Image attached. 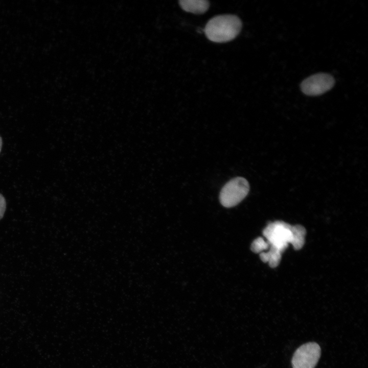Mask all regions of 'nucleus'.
Here are the masks:
<instances>
[{"label": "nucleus", "instance_id": "1", "mask_svg": "<svg viewBox=\"0 0 368 368\" xmlns=\"http://www.w3.org/2000/svg\"><path fill=\"white\" fill-rule=\"evenodd\" d=\"M242 27L240 19L232 14L216 16L209 20L204 33L208 38L215 42H225L234 39Z\"/></svg>", "mask_w": 368, "mask_h": 368}, {"label": "nucleus", "instance_id": "2", "mask_svg": "<svg viewBox=\"0 0 368 368\" xmlns=\"http://www.w3.org/2000/svg\"><path fill=\"white\" fill-rule=\"evenodd\" d=\"M249 186L246 179L235 177L227 182L220 191L219 199L221 204L231 208L239 203L248 194Z\"/></svg>", "mask_w": 368, "mask_h": 368}, {"label": "nucleus", "instance_id": "3", "mask_svg": "<svg viewBox=\"0 0 368 368\" xmlns=\"http://www.w3.org/2000/svg\"><path fill=\"white\" fill-rule=\"evenodd\" d=\"M321 354L320 346L316 342L305 343L295 351L292 358L293 368H314Z\"/></svg>", "mask_w": 368, "mask_h": 368}, {"label": "nucleus", "instance_id": "4", "mask_svg": "<svg viewBox=\"0 0 368 368\" xmlns=\"http://www.w3.org/2000/svg\"><path fill=\"white\" fill-rule=\"evenodd\" d=\"M334 83V79L331 75L319 73L305 79L301 84V88L305 94L314 96L321 95L328 91L332 88Z\"/></svg>", "mask_w": 368, "mask_h": 368}, {"label": "nucleus", "instance_id": "5", "mask_svg": "<svg viewBox=\"0 0 368 368\" xmlns=\"http://www.w3.org/2000/svg\"><path fill=\"white\" fill-rule=\"evenodd\" d=\"M274 227L270 225L266 228L264 234L273 245L278 248H282L286 242L292 239V234L290 229L279 224Z\"/></svg>", "mask_w": 368, "mask_h": 368}, {"label": "nucleus", "instance_id": "6", "mask_svg": "<svg viewBox=\"0 0 368 368\" xmlns=\"http://www.w3.org/2000/svg\"><path fill=\"white\" fill-rule=\"evenodd\" d=\"M179 3L183 10L194 14L203 13L209 7V2L206 0H180Z\"/></svg>", "mask_w": 368, "mask_h": 368}, {"label": "nucleus", "instance_id": "7", "mask_svg": "<svg viewBox=\"0 0 368 368\" xmlns=\"http://www.w3.org/2000/svg\"><path fill=\"white\" fill-rule=\"evenodd\" d=\"M266 244L261 238L255 240L251 245V249L255 252H259L266 247Z\"/></svg>", "mask_w": 368, "mask_h": 368}, {"label": "nucleus", "instance_id": "8", "mask_svg": "<svg viewBox=\"0 0 368 368\" xmlns=\"http://www.w3.org/2000/svg\"><path fill=\"white\" fill-rule=\"evenodd\" d=\"M6 206V200L4 196L0 194V219L3 217Z\"/></svg>", "mask_w": 368, "mask_h": 368}, {"label": "nucleus", "instance_id": "9", "mask_svg": "<svg viewBox=\"0 0 368 368\" xmlns=\"http://www.w3.org/2000/svg\"><path fill=\"white\" fill-rule=\"evenodd\" d=\"M2 146V140L1 137L0 136V152L1 150Z\"/></svg>", "mask_w": 368, "mask_h": 368}]
</instances>
